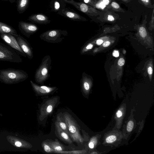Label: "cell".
<instances>
[{
    "instance_id": "obj_1",
    "label": "cell",
    "mask_w": 154,
    "mask_h": 154,
    "mask_svg": "<svg viewBox=\"0 0 154 154\" xmlns=\"http://www.w3.org/2000/svg\"><path fill=\"white\" fill-rule=\"evenodd\" d=\"M28 77V74L21 69L13 68L0 69V82L5 84L18 83L25 80Z\"/></svg>"
},
{
    "instance_id": "obj_2",
    "label": "cell",
    "mask_w": 154,
    "mask_h": 154,
    "mask_svg": "<svg viewBox=\"0 0 154 154\" xmlns=\"http://www.w3.org/2000/svg\"><path fill=\"white\" fill-rule=\"evenodd\" d=\"M51 62V57L49 55H46L43 57L40 65L35 73V79L37 83L44 85V82L48 79L50 76Z\"/></svg>"
},
{
    "instance_id": "obj_3",
    "label": "cell",
    "mask_w": 154,
    "mask_h": 154,
    "mask_svg": "<svg viewBox=\"0 0 154 154\" xmlns=\"http://www.w3.org/2000/svg\"><path fill=\"white\" fill-rule=\"evenodd\" d=\"M63 117L67 126L69 135L72 140L77 143L82 144L84 140L75 119L71 115L67 112L64 113Z\"/></svg>"
},
{
    "instance_id": "obj_4",
    "label": "cell",
    "mask_w": 154,
    "mask_h": 154,
    "mask_svg": "<svg viewBox=\"0 0 154 154\" xmlns=\"http://www.w3.org/2000/svg\"><path fill=\"white\" fill-rule=\"evenodd\" d=\"M0 61L19 63L23 60L13 48L0 42Z\"/></svg>"
},
{
    "instance_id": "obj_5",
    "label": "cell",
    "mask_w": 154,
    "mask_h": 154,
    "mask_svg": "<svg viewBox=\"0 0 154 154\" xmlns=\"http://www.w3.org/2000/svg\"><path fill=\"white\" fill-rule=\"evenodd\" d=\"M67 34L66 30L52 29L43 32L39 37L41 40L47 42L57 43L61 42Z\"/></svg>"
},
{
    "instance_id": "obj_6",
    "label": "cell",
    "mask_w": 154,
    "mask_h": 154,
    "mask_svg": "<svg viewBox=\"0 0 154 154\" xmlns=\"http://www.w3.org/2000/svg\"><path fill=\"white\" fill-rule=\"evenodd\" d=\"M59 100V97L56 96L47 99L43 103L40 109L39 118L40 120L42 121L52 113Z\"/></svg>"
},
{
    "instance_id": "obj_7",
    "label": "cell",
    "mask_w": 154,
    "mask_h": 154,
    "mask_svg": "<svg viewBox=\"0 0 154 154\" xmlns=\"http://www.w3.org/2000/svg\"><path fill=\"white\" fill-rule=\"evenodd\" d=\"M64 3L71 4L79 11L87 15L93 16L97 15L98 11L87 4L82 2H77L74 0H63Z\"/></svg>"
},
{
    "instance_id": "obj_8",
    "label": "cell",
    "mask_w": 154,
    "mask_h": 154,
    "mask_svg": "<svg viewBox=\"0 0 154 154\" xmlns=\"http://www.w3.org/2000/svg\"><path fill=\"white\" fill-rule=\"evenodd\" d=\"M30 82L33 90L36 94L38 96H45L53 94L58 89L56 87L39 85L32 80H30Z\"/></svg>"
},
{
    "instance_id": "obj_9",
    "label": "cell",
    "mask_w": 154,
    "mask_h": 154,
    "mask_svg": "<svg viewBox=\"0 0 154 154\" xmlns=\"http://www.w3.org/2000/svg\"><path fill=\"white\" fill-rule=\"evenodd\" d=\"M18 28L20 32L28 38L36 32L38 30V26L34 23L20 21L19 22Z\"/></svg>"
},
{
    "instance_id": "obj_10",
    "label": "cell",
    "mask_w": 154,
    "mask_h": 154,
    "mask_svg": "<svg viewBox=\"0 0 154 154\" xmlns=\"http://www.w3.org/2000/svg\"><path fill=\"white\" fill-rule=\"evenodd\" d=\"M0 37L9 46L18 51L21 55L25 57H26V54L19 45L14 36L10 34L1 33Z\"/></svg>"
},
{
    "instance_id": "obj_11",
    "label": "cell",
    "mask_w": 154,
    "mask_h": 154,
    "mask_svg": "<svg viewBox=\"0 0 154 154\" xmlns=\"http://www.w3.org/2000/svg\"><path fill=\"white\" fill-rule=\"evenodd\" d=\"M18 44L29 59H32L33 57L32 48L30 44L23 37L18 35L15 37Z\"/></svg>"
},
{
    "instance_id": "obj_12",
    "label": "cell",
    "mask_w": 154,
    "mask_h": 154,
    "mask_svg": "<svg viewBox=\"0 0 154 154\" xmlns=\"http://www.w3.org/2000/svg\"><path fill=\"white\" fill-rule=\"evenodd\" d=\"M58 14L72 20L85 21L87 20L74 11L68 8L61 9L58 12Z\"/></svg>"
},
{
    "instance_id": "obj_13",
    "label": "cell",
    "mask_w": 154,
    "mask_h": 154,
    "mask_svg": "<svg viewBox=\"0 0 154 154\" xmlns=\"http://www.w3.org/2000/svg\"><path fill=\"white\" fill-rule=\"evenodd\" d=\"M28 20L34 23L47 24L51 21L48 17L44 14L40 13L33 14L29 17Z\"/></svg>"
},
{
    "instance_id": "obj_14",
    "label": "cell",
    "mask_w": 154,
    "mask_h": 154,
    "mask_svg": "<svg viewBox=\"0 0 154 154\" xmlns=\"http://www.w3.org/2000/svg\"><path fill=\"white\" fill-rule=\"evenodd\" d=\"M55 127L58 137L61 140L69 144L72 143V140L69 136L59 127L57 122L55 121Z\"/></svg>"
},
{
    "instance_id": "obj_15",
    "label": "cell",
    "mask_w": 154,
    "mask_h": 154,
    "mask_svg": "<svg viewBox=\"0 0 154 154\" xmlns=\"http://www.w3.org/2000/svg\"><path fill=\"white\" fill-rule=\"evenodd\" d=\"M1 33L10 34L15 37L18 35L16 30L12 27L0 22V34Z\"/></svg>"
},
{
    "instance_id": "obj_16",
    "label": "cell",
    "mask_w": 154,
    "mask_h": 154,
    "mask_svg": "<svg viewBox=\"0 0 154 154\" xmlns=\"http://www.w3.org/2000/svg\"><path fill=\"white\" fill-rule=\"evenodd\" d=\"M29 0H17V8L18 13L21 14L24 12L28 8Z\"/></svg>"
},
{
    "instance_id": "obj_17",
    "label": "cell",
    "mask_w": 154,
    "mask_h": 154,
    "mask_svg": "<svg viewBox=\"0 0 154 154\" xmlns=\"http://www.w3.org/2000/svg\"><path fill=\"white\" fill-rule=\"evenodd\" d=\"M51 147L55 151V152L64 151L65 147L57 139H56L55 140H50L47 141Z\"/></svg>"
},
{
    "instance_id": "obj_18",
    "label": "cell",
    "mask_w": 154,
    "mask_h": 154,
    "mask_svg": "<svg viewBox=\"0 0 154 154\" xmlns=\"http://www.w3.org/2000/svg\"><path fill=\"white\" fill-rule=\"evenodd\" d=\"M85 74L83 73L80 80V83L81 90L84 93H87L90 88L89 82Z\"/></svg>"
},
{
    "instance_id": "obj_19",
    "label": "cell",
    "mask_w": 154,
    "mask_h": 154,
    "mask_svg": "<svg viewBox=\"0 0 154 154\" xmlns=\"http://www.w3.org/2000/svg\"><path fill=\"white\" fill-rule=\"evenodd\" d=\"M110 2L109 0H100L96 2L91 1L90 5L100 9L103 10Z\"/></svg>"
},
{
    "instance_id": "obj_20",
    "label": "cell",
    "mask_w": 154,
    "mask_h": 154,
    "mask_svg": "<svg viewBox=\"0 0 154 154\" xmlns=\"http://www.w3.org/2000/svg\"><path fill=\"white\" fill-rule=\"evenodd\" d=\"M63 119L60 115H57L56 121L57 122L59 126L61 129L69 135L66 124L65 121L64 119V120H63Z\"/></svg>"
},
{
    "instance_id": "obj_21",
    "label": "cell",
    "mask_w": 154,
    "mask_h": 154,
    "mask_svg": "<svg viewBox=\"0 0 154 154\" xmlns=\"http://www.w3.org/2000/svg\"><path fill=\"white\" fill-rule=\"evenodd\" d=\"M42 146L45 152L47 153L55 152V151L51 147L47 142L43 141L42 143Z\"/></svg>"
},
{
    "instance_id": "obj_22",
    "label": "cell",
    "mask_w": 154,
    "mask_h": 154,
    "mask_svg": "<svg viewBox=\"0 0 154 154\" xmlns=\"http://www.w3.org/2000/svg\"><path fill=\"white\" fill-rule=\"evenodd\" d=\"M52 10L55 12H58L60 10V5L59 2L57 0H53L51 4Z\"/></svg>"
},
{
    "instance_id": "obj_23",
    "label": "cell",
    "mask_w": 154,
    "mask_h": 154,
    "mask_svg": "<svg viewBox=\"0 0 154 154\" xmlns=\"http://www.w3.org/2000/svg\"><path fill=\"white\" fill-rule=\"evenodd\" d=\"M83 150H74L69 151H61L57 152V153L64 154H83L84 153Z\"/></svg>"
},
{
    "instance_id": "obj_24",
    "label": "cell",
    "mask_w": 154,
    "mask_h": 154,
    "mask_svg": "<svg viewBox=\"0 0 154 154\" xmlns=\"http://www.w3.org/2000/svg\"><path fill=\"white\" fill-rule=\"evenodd\" d=\"M140 35L142 37H145L147 35V32L145 28L143 26L140 27L139 29Z\"/></svg>"
},
{
    "instance_id": "obj_25",
    "label": "cell",
    "mask_w": 154,
    "mask_h": 154,
    "mask_svg": "<svg viewBox=\"0 0 154 154\" xmlns=\"http://www.w3.org/2000/svg\"><path fill=\"white\" fill-rule=\"evenodd\" d=\"M116 138L115 135H111L107 137L106 140V143H111L114 142L116 140Z\"/></svg>"
},
{
    "instance_id": "obj_26",
    "label": "cell",
    "mask_w": 154,
    "mask_h": 154,
    "mask_svg": "<svg viewBox=\"0 0 154 154\" xmlns=\"http://www.w3.org/2000/svg\"><path fill=\"white\" fill-rule=\"evenodd\" d=\"M134 122L132 121H129L128 123L127 126V130L129 132H131L132 130L134 127Z\"/></svg>"
},
{
    "instance_id": "obj_27",
    "label": "cell",
    "mask_w": 154,
    "mask_h": 154,
    "mask_svg": "<svg viewBox=\"0 0 154 154\" xmlns=\"http://www.w3.org/2000/svg\"><path fill=\"white\" fill-rule=\"evenodd\" d=\"M111 6L115 9H118L120 8L119 4L115 2H112L111 4Z\"/></svg>"
},
{
    "instance_id": "obj_28",
    "label": "cell",
    "mask_w": 154,
    "mask_h": 154,
    "mask_svg": "<svg viewBox=\"0 0 154 154\" xmlns=\"http://www.w3.org/2000/svg\"><path fill=\"white\" fill-rule=\"evenodd\" d=\"M125 61L124 59L123 58H120L118 60V63L119 66H122L125 63Z\"/></svg>"
},
{
    "instance_id": "obj_29",
    "label": "cell",
    "mask_w": 154,
    "mask_h": 154,
    "mask_svg": "<svg viewBox=\"0 0 154 154\" xmlns=\"http://www.w3.org/2000/svg\"><path fill=\"white\" fill-rule=\"evenodd\" d=\"M88 146L91 149H93L94 147V143L92 139H91L88 143Z\"/></svg>"
},
{
    "instance_id": "obj_30",
    "label": "cell",
    "mask_w": 154,
    "mask_h": 154,
    "mask_svg": "<svg viewBox=\"0 0 154 154\" xmlns=\"http://www.w3.org/2000/svg\"><path fill=\"white\" fill-rule=\"evenodd\" d=\"M107 20L109 21H113L115 20L114 17L111 15H109L107 17Z\"/></svg>"
},
{
    "instance_id": "obj_31",
    "label": "cell",
    "mask_w": 154,
    "mask_h": 154,
    "mask_svg": "<svg viewBox=\"0 0 154 154\" xmlns=\"http://www.w3.org/2000/svg\"><path fill=\"white\" fill-rule=\"evenodd\" d=\"M112 55L114 57H119V54L118 51L114 50L113 52Z\"/></svg>"
},
{
    "instance_id": "obj_32",
    "label": "cell",
    "mask_w": 154,
    "mask_h": 154,
    "mask_svg": "<svg viewBox=\"0 0 154 154\" xmlns=\"http://www.w3.org/2000/svg\"><path fill=\"white\" fill-rule=\"evenodd\" d=\"M79 1H80V2L90 5L91 0H79Z\"/></svg>"
},
{
    "instance_id": "obj_33",
    "label": "cell",
    "mask_w": 154,
    "mask_h": 154,
    "mask_svg": "<svg viewBox=\"0 0 154 154\" xmlns=\"http://www.w3.org/2000/svg\"><path fill=\"white\" fill-rule=\"evenodd\" d=\"M116 115L117 117L120 118L122 115V112L121 110H119L116 113Z\"/></svg>"
},
{
    "instance_id": "obj_34",
    "label": "cell",
    "mask_w": 154,
    "mask_h": 154,
    "mask_svg": "<svg viewBox=\"0 0 154 154\" xmlns=\"http://www.w3.org/2000/svg\"><path fill=\"white\" fill-rule=\"evenodd\" d=\"M110 44V42L108 41L105 42L103 44V45L104 47H107Z\"/></svg>"
},
{
    "instance_id": "obj_35",
    "label": "cell",
    "mask_w": 154,
    "mask_h": 154,
    "mask_svg": "<svg viewBox=\"0 0 154 154\" xmlns=\"http://www.w3.org/2000/svg\"><path fill=\"white\" fill-rule=\"evenodd\" d=\"M145 5H148L150 3V0H140Z\"/></svg>"
},
{
    "instance_id": "obj_36",
    "label": "cell",
    "mask_w": 154,
    "mask_h": 154,
    "mask_svg": "<svg viewBox=\"0 0 154 154\" xmlns=\"http://www.w3.org/2000/svg\"><path fill=\"white\" fill-rule=\"evenodd\" d=\"M152 68L149 66L148 68V72L149 74L151 75L152 73Z\"/></svg>"
},
{
    "instance_id": "obj_37",
    "label": "cell",
    "mask_w": 154,
    "mask_h": 154,
    "mask_svg": "<svg viewBox=\"0 0 154 154\" xmlns=\"http://www.w3.org/2000/svg\"><path fill=\"white\" fill-rule=\"evenodd\" d=\"M15 144L17 147H20L22 145L21 143L19 141L16 142L15 143Z\"/></svg>"
},
{
    "instance_id": "obj_38",
    "label": "cell",
    "mask_w": 154,
    "mask_h": 154,
    "mask_svg": "<svg viewBox=\"0 0 154 154\" xmlns=\"http://www.w3.org/2000/svg\"><path fill=\"white\" fill-rule=\"evenodd\" d=\"M103 41L101 39H98L97 41V44L98 45H100L103 42Z\"/></svg>"
},
{
    "instance_id": "obj_39",
    "label": "cell",
    "mask_w": 154,
    "mask_h": 154,
    "mask_svg": "<svg viewBox=\"0 0 154 154\" xmlns=\"http://www.w3.org/2000/svg\"><path fill=\"white\" fill-rule=\"evenodd\" d=\"M16 0H5V1H9L11 3H13L15 2Z\"/></svg>"
},
{
    "instance_id": "obj_40",
    "label": "cell",
    "mask_w": 154,
    "mask_h": 154,
    "mask_svg": "<svg viewBox=\"0 0 154 154\" xmlns=\"http://www.w3.org/2000/svg\"><path fill=\"white\" fill-rule=\"evenodd\" d=\"M91 154H97V152H91Z\"/></svg>"
},
{
    "instance_id": "obj_41",
    "label": "cell",
    "mask_w": 154,
    "mask_h": 154,
    "mask_svg": "<svg viewBox=\"0 0 154 154\" xmlns=\"http://www.w3.org/2000/svg\"><path fill=\"white\" fill-rule=\"evenodd\" d=\"M124 0V1H127V0Z\"/></svg>"
},
{
    "instance_id": "obj_42",
    "label": "cell",
    "mask_w": 154,
    "mask_h": 154,
    "mask_svg": "<svg viewBox=\"0 0 154 154\" xmlns=\"http://www.w3.org/2000/svg\"><path fill=\"white\" fill-rule=\"evenodd\" d=\"M2 0V1H5V0Z\"/></svg>"
}]
</instances>
